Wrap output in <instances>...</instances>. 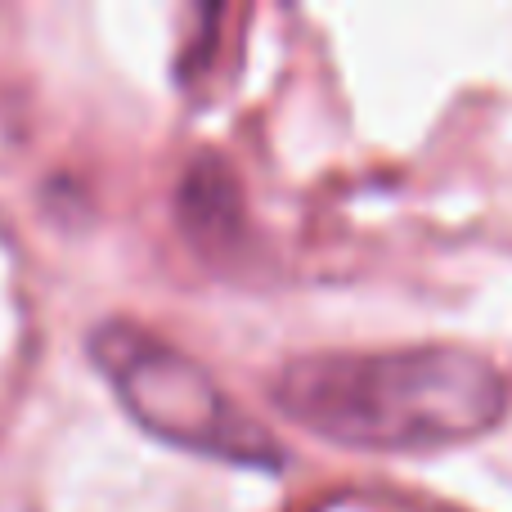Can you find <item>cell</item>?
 Segmentation results:
<instances>
[{"mask_svg": "<svg viewBox=\"0 0 512 512\" xmlns=\"http://www.w3.org/2000/svg\"><path fill=\"white\" fill-rule=\"evenodd\" d=\"M270 400L319 441L373 454H418L490 432L508 387L490 360L459 346L310 355L279 369Z\"/></svg>", "mask_w": 512, "mask_h": 512, "instance_id": "cell-1", "label": "cell"}, {"mask_svg": "<svg viewBox=\"0 0 512 512\" xmlns=\"http://www.w3.org/2000/svg\"><path fill=\"white\" fill-rule=\"evenodd\" d=\"M90 360L117 391L126 414L180 450L230 459L243 468H274L283 459L274 436L230 400V391L198 360L131 324H104L90 337Z\"/></svg>", "mask_w": 512, "mask_h": 512, "instance_id": "cell-2", "label": "cell"}]
</instances>
